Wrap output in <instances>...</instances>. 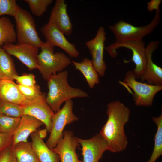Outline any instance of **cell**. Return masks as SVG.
Masks as SVG:
<instances>
[{"mask_svg": "<svg viewBox=\"0 0 162 162\" xmlns=\"http://www.w3.org/2000/svg\"><path fill=\"white\" fill-rule=\"evenodd\" d=\"M38 56V68L44 79L47 81L52 75L63 70L72 60L63 53L55 52L54 47L46 42L40 48Z\"/></svg>", "mask_w": 162, "mask_h": 162, "instance_id": "3957f363", "label": "cell"}, {"mask_svg": "<svg viewBox=\"0 0 162 162\" xmlns=\"http://www.w3.org/2000/svg\"><path fill=\"white\" fill-rule=\"evenodd\" d=\"M76 69L79 70L85 78L90 88H93L99 83V75L94 68L91 60L85 58L81 62L72 61Z\"/></svg>", "mask_w": 162, "mask_h": 162, "instance_id": "ffe728a7", "label": "cell"}, {"mask_svg": "<svg viewBox=\"0 0 162 162\" xmlns=\"http://www.w3.org/2000/svg\"><path fill=\"white\" fill-rule=\"evenodd\" d=\"M21 106L24 115L32 116L40 121L45 125L47 132H50L52 118L55 112L47 104L43 94L33 99H26Z\"/></svg>", "mask_w": 162, "mask_h": 162, "instance_id": "9c48e42d", "label": "cell"}, {"mask_svg": "<svg viewBox=\"0 0 162 162\" xmlns=\"http://www.w3.org/2000/svg\"><path fill=\"white\" fill-rule=\"evenodd\" d=\"M44 124L37 118L27 115H23L20 123L13 134L12 145L20 142L28 141L30 135L37 131V129Z\"/></svg>", "mask_w": 162, "mask_h": 162, "instance_id": "e0dca14e", "label": "cell"}, {"mask_svg": "<svg viewBox=\"0 0 162 162\" xmlns=\"http://www.w3.org/2000/svg\"><path fill=\"white\" fill-rule=\"evenodd\" d=\"M152 120L157 126L154 138V145L152 154L148 160L145 162H155L162 154V114L153 117Z\"/></svg>", "mask_w": 162, "mask_h": 162, "instance_id": "cb8c5ba5", "label": "cell"}, {"mask_svg": "<svg viewBox=\"0 0 162 162\" xmlns=\"http://www.w3.org/2000/svg\"><path fill=\"white\" fill-rule=\"evenodd\" d=\"M82 147V162H99L104 153L108 150L107 143L99 133L88 139L78 137Z\"/></svg>", "mask_w": 162, "mask_h": 162, "instance_id": "5bb4252c", "label": "cell"}, {"mask_svg": "<svg viewBox=\"0 0 162 162\" xmlns=\"http://www.w3.org/2000/svg\"><path fill=\"white\" fill-rule=\"evenodd\" d=\"M162 2L161 0H151L147 3V8L149 12L156 10L160 9V6Z\"/></svg>", "mask_w": 162, "mask_h": 162, "instance_id": "d6a6232c", "label": "cell"}, {"mask_svg": "<svg viewBox=\"0 0 162 162\" xmlns=\"http://www.w3.org/2000/svg\"><path fill=\"white\" fill-rule=\"evenodd\" d=\"M49 22L54 25L64 35H70L73 26L67 13V4L64 0H56L52 8Z\"/></svg>", "mask_w": 162, "mask_h": 162, "instance_id": "2e32d148", "label": "cell"}, {"mask_svg": "<svg viewBox=\"0 0 162 162\" xmlns=\"http://www.w3.org/2000/svg\"><path fill=\"white\" fill-rule=\"evenodd\" d=\"M12 146L16 162H40L33 148L31 142H20Z\"/></svg>", "mask_w": 162, "mask_h": 162, "instance_id": "44dd1931", "label": "cell"}, {"mask_svg": "<svg viewBox=\"0 0 162 162\" xmlns=\"http://www.w3.org/2000/svg\"><path fill=\"white\" fill-rule=\"evenodd\" d=\"M2 49L9 55L17 58L29 69L38 68L39 48L27 44H8Z\"/></svg>", "mask_w": 162, "mask_h": 162, "instance_id": "4fadbf2b", "label": "cell"}, {"mask_svg": "<svg viewBox=\"0 0 162 162\" xmlns=\"http://www.w3.org/2000/svg\"><path fill=\"white\" fill-rule=\"evenodd\" d=\"M159 43L158 41H152L146 47V62L145 70L140 78L141 82L146 81L150 85L162 86V69L155 64L152 59L153 53Z\"/></svg>", "mask_w": 162, "mask_h": 162, "instance_id": "9a60e30c", "label": "cell"}, {"mask_svg": "<svg viewBox=\"0 0 162 162\" xmlns=\"http://www.w3.org/2000/svg\"><path fill=\"white\" fill-rule=\"evenodd\" d=\"M121 47L128 48L132 51V60L135 65L133 71L135 78L140 79L145 70L146 62L144 42L143 40L115 41L105 49L111 57L115 58L118 55L116 50Z\"/></svg>", "mask_w": 162, "mask_h": 162, "instance_id": "8992f818", "label": "cell"}, {"mask_svg": "<svg viewBox=\"0 0 162 162\" xmlns=\"http://www.w3.org/2000/svg\"><path fill=\"white\" fill-rule=\"evenodd\" d=\"M74 103L72 99L65 102L63 107L55 112L52 118L50 135L46 144L50 149L53 148L63 136L65 126L77 121L79 118L73 111Z\"/></svg>", "mask_w": 162, "mask_h": 162, "instance_id": "52a82bcc", "label": "cell"}, {"mask_svg": "<svg viewBox=\"0 0 162 162\" xmlns=\"http://www.w3.org/2000/svg\"><path fill=\"white\" fill-rule=\"evenodd\" d=\"M0 113L16 118L21 117L24 115L23 108L21 105L1 100Z\"/></svg>", "mask_w": 162, "mask_h": 162, "instance_id": "484cf974", "label": "cell"}, {"mask_svg": "<svg viewBox=\"0 0 162 162\" xmlns=\"http://www.w3.org/2000/svg\"><path fill=\"white\" fill-rule=\"evenodd\" d=\"M0 162H16L12 144L0 152Z\"/></svg>", "mask_w": 162, "mask_h": 162, "instance_id": "4dcf8cb0", "label": "cell"}, {"mask_svg": "<svg viewBox=\"0 0 162 162\" xmlns=\"http://www.w3.org/2000/svg\"><path fill=\"white\" fill-rule=\"evenodd\" d=\"M107 120L99 134L106 141L108 150L113 153L123 151L127 148L128 140L124 127L130 115L129 108L119 100L107 105Z\"/></svg>", "mask_w": 162, "mask_h": 162, "instance_id": "6da1fadb", "label": "cell"}, {"mask_svg": "<svg viewBox=\"0 0 162 162\" xmlns=\"http://www.w3.org/2000/svg\"><path fill=\"white\" fill-rule=\"evenodd\" d=\"M14 80L16 81L18 84L24 86L34 87L36 85L35 76L32 74L22 76L16 75L14 77Z\"/></svg>", "mask_w": 162, "mask_h": 162, "instance_id": "f546056e", "label": "cell"}, {"mask_svg": "<svg viewBox=\"0 0 162 162\" xmlns=\"http://www.w3.org/2000/svg\"><path fill=\"white\" fill-rule=\"evenodd\" d=\"M124 81L120 83L128 86L133 90V99L137 106H151L154 96L162 89V86L151 85L137 81L133 71H128L126 73Z\"/></svg>", "mask_w": 162, "mask_h": 162, "instance_id": "ba28073f", "label": "cell"}, {"mask_svg": "<svg viewBox=\"0 0 162 162\" xmlns=\"http://www.w3.org/2000/svg\"><path fill=\"white\" fill-rule=\"evenodd\" d=\"M47 131L46 129H43L38 131V134L40 138L44 139L45 138L47 134Z\"/></svg>", "mask_w": 162, "mask_h": 162, "instance_id": "836d02e7", "label": "cell"}, {"mask_svg": "<svg viewBox=\"0 0 162 162\" xmlns=\"http://www.w3.org/2000/svg\"><path fill=\"white\" fill-rule=\"evenodd\" d=\"M17 40L14 26L8 17L0 18V47L8 44H14Z\"/></svg>", "mask_w": 162, "mask_h": 162, "instance_id": "7402d4cb", "label": "cell"}, {"mask_svg": "<svg viewBox=\"0 0 162 162\" xmlns=\"http://www.w3.org/2000/svg\"><path fill=\"white\" fill-rule=\"evenodd\" d=\"M28 5L32 14L40 17L47 10L48 7L53 2L52 0H25Z\"/></svg>", "mask_w": 162, "mask_h": 162, "instance_id": "4316f807", "label": "cell"}, {"mask_svg": "<svg viewBox=\"0 0 162 162\" xmlns=\"http://www.w3.org/2000/svg\"><path fill=\"white\" fill-rule=\"evenodd\" d=\"M13 135L0 132V152L12 144Z\"/></svg>", "mask_w": 162, "mask_h": 162, "instance_id": "1f68e13d", "label": "cell"}, {"mask_svg": "<svg viewBox=\"0 0 162 162\" xmlns=\"http://www.w3.org/2000/svg\"><path fill=\"white\" fill-rule=\"evenodd\" d=\"M40 30L46 42L51 46L61 48L71 57L79 56L80 53L75 45L69 42L64 34L52 23L48 22L41 28Z\"/></svg>", "mask_w": 162, "mask_h": 162, "instance_id": "8fae6325", "label": "cell"}, {"mask_svg": "<svg viewBox=\"0 0 162 162\" xmlns=\"http://www.w3.org/2000/svg\"><path fill=\"white\" fill-rule=\"evenodd\" d=\"M78 137L73 132L66 130L58 141L56 146L52 149L58 155L60 162H82L79 160L76 152L79 145Z\"/></svg>", "mask_w": 162, "mask_h": 162, "instance_id": "7c38bea8", "label": "cell"}, {"mask_svg": "<svg viewBox=\"0 0 162 162\" xmlns=\"http://www.w3.org/2000/svg\"><path fill=\"white\" fill-rule=\"evenodd\" d=\"M14 18L17 44L30 45L40 48L44 42L38 36L35 21L31 14L19 6Z\"/></svg>", "mask_w": 162, "mask_h": 162, "instance_id": "5b68a950", "label": "cell"}, {"mask_svg": "<svg viewBox=\"0 0 162 162\" xmlns=\"http://www.w3.org/2000/svg\"><path fill=\"white\" fill-rule=\"evenodd\" d=\"M31 136L32 147L40 162H60L58 154L47 146L39 136L38 131Z\"/></svg>", "mask_w": 162, "mask_h": 162, "instance_id": "ac0fdd59", "label": "cell"}, {"mask_svg": "<svg viewBox=\"0 0 162 162\" xmlns=\"http://www.w3.org/2000/svg\"><path fill=\"white\" fill-rule=\"evenodd\" d=\"M160 20V10H156L152 20L148 24L143 26H136L123 20H120L109 28L114 34L116 41L128 40H141L151 34L158 25Z\"/></svg>", "mask_w": 162, "mask_h": 162, "instance_id": "277c9868", "label": "cell"}, {"mask_svg": "<svg viewBox=\"0 0 162 162\" xmlns=\"http://www.w3.org/2000/svg\"><path fill=\"white\" fill-rule=\"evenodd\" d=\"M26 99L13 80H0V100L21 105Z\"/></svg>", "mask_w": 162, "mask_h": 162, "instance_id": "d6986e66", "label": "cell"}, {"mask_svg": "<svg viewBox=\"0 0 162 162\" xmlns=\"http://www.w3.org/2000/svg\"><path fill=\"white\" fill-rule=\"evenodd\" d=\"M106 40L105 29L101 26L97 30L95 36L85 44L92 55L93 65L99 75L101 77L104 76L106 69L104 58V43Z\"/></svg>", "mask_w": 162, "mask_h": 162, "instance_id": "30bf717a", "label": "cell"}, {"mask_svg": "<svg viewBox=\"0 0 162 162\" xmlns=\"http://www.w3.org/2000/svg\"><path fill=\"white\" fill-rule=\"evenodd\" d=\"M17 86L22 94L26 99H33L43 94L41 92L39 87L37 85L34 87H26L18 84H17Z\"/></svg>", "mask_w": 162, "mask_h": 162, "instance_id": "f1b7e54d", "label": "cell"}, {"mask_svg": "<svg viewBox=\"0 0 162 162\" xmlns=\"http://www.w3.org/2000/svg\"><path fill=\"white\" fill-rule=\"evenodd\" d=\"M19 6L15 0H0V17L7 15L14 17Z\"/></svg>", "mask_w": 162, "mask_h": 162, "instance_id": "83f0119b", "label": "cell"}, {"mask_svg": "<svg viewBox=\"0 0 162 162\" xmlns=\"http://www.w3.org/2000/svg\"><path fill=\"white\" fill-rule=\"evenodd\" d=\"M10 55L0 47V80L14 81L17 75L14 62Z\"/></svg>", "mask_w": 162, "mask_h": 162, "instance_id": "603a6c76", "label": "cell"}, {"mask_svg": "<svg viewBox=\"0 0 162 162\" xmlns=\"http://www.w3.org/2000/svg\"><path fill=\"white\" fill-rule=\"evenodd\" d=\"M68 71L64 70L52 76L47 81L49 91L46 100L54 112L59 110L61 105L69 100L88 96V93L83 90L71 87L68 82Z\"/></svg>", "mask_w": 162, "mask_h": 162, "instance_id": "7a4b0ae2", "label": "cell"}, {"mask_svg": "<svg viewBox=\"0 0 162 162\" xmlns=\"http://www.w3.org/2000/svg\"><path fill=\"white\" fill-rule=\"evenodd\" d=\"M20 118L10 117L0 113V132L13 135Z\"/></svg>", "mask_w": 162, "mask_h": 162, "instance_id": "d4e9b609", "label": "cell"}]
</instances>
